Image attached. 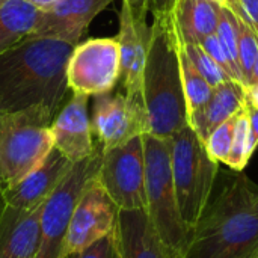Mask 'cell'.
I'll use <instances>...</instances> for the list:
<instances>
[{
  "label": "cell",
  "mask_w": 258,
  "mask_h": 258,
  "mask_svg": "<svg viewBox=\"0 0 258 258\" xmlns=\"http://www.w3.org/2000/svg\"><path fill=\"white\" fill-rule=\"evenodd\" d=\"M74 45L26 36L0 54V113L41 106L54 115L68 91L67 65Z\"/></svg>",
  "instance_id": "cell-1"
},
{
  "label": "cell",
  "mask_w": 258,
  "mask_h": 258,
  "mask_svg": "<svg viewBox=\"0 0 258 258\" xmlns=\"http://www.w3.org/2000/svg\"><path fill=\"white\" fill-rule=\"evenodd\" d=\"M257 254L258 189L237 172L206 207L181 258H255Z\"/></svg>",
  "instance_id": "cell-2"
},
{
  "label": "cell",
  "mask_w": 258,
  "mask_h": 258,
  "mask_svg": "<svg viewBox=\"0 0 258 258\" xmlns=\"http://www.w3.org/2000/svg\"><path fill=\"white\" fill-rule=\"evenodd\" d=\"M141 100L150 135L171 138L189 124L172 14L153 15Z\"/></svg>",
  "instance_id": "cell-3"
},
{
  "label": "cell",
  "mask_w": 258,
  "mask_h": 258,
  "mask_svg": "<svg viewBox=\"0 0 258 258\" xmlns=\"http://www.w3.org/2000/svg\"><path fill=\"white\" fill-rule=\"evenodd\" d=\"M145 159L147 213L160 240L174 258H181L192 230L184 224L171 166V139L150 133L142 135Z\"/></svg>",
  "instance_id": "cell-4"
},
{
  "label": "cell",
  "mask_w": 258,
  "mask_h": 258,
  "mask_svg": "<svg viewBox=\"0 0 258 258\" xmlns=\"http://www.w3.org/2000/svg\"><path fill=\"white\" fill-rule=\"evenodd\" d=\"M54 113L35 106L0 113V187L8 189L36 169L53 150Z\"/></svg>",
  "instance_id": "cell-5"
},
{
  "label": "cell",
  "mask_w": 258,
  "mask_h": 258,
  "mask_svg": "<svg viewBox=\"0 0 258 258\" xmlns=\"http://www.w3.org/2000/svg\"><path fill=\"white\" fill-rule=\"evenodd\" d=\"M171 139V166L180 215L194 230L210 203L219 163L213 160L204 142L187 124Z\"/></svg>",
  "instance_id": "cell-6"
},
{
  "label": "cell",
  "mask_w": 258,
  "mask_h": 258,
  "mask_svg": "<svg viewBox=\"0 0 258 258\" xmlns=\"http://www.w3.org/2000/svg\"><path fill=\"white\" fill-rule=\"evenodd\" d=\"M101 154V148L97 147L92 156L74 163L44 203L39 219L38 251L35 258H59L74 207L88 183L98 174Z\"/></svg>",
  "instance_id": "cell-7"
},
{
  "label": "cell",
  "mask_w": 258,
  "mask_h": 258,
  "mask_svg": "<svg viewBox=\"0 0 258 258\" xmlns=\"http://www.w3.org/2000/svg\"><path fill=\"white\" fill-rule=\"evenodd\" d=\"M97 178L119 210H147L142 136L101 151Z\"/></svg>",
  "instance_id": "cell-8"
},
{
  "label": "cell",
  "mask_w": 258,
  "mask_h": 258,
  "mask_svg": "<svg viewBox=\"0 0 258 258\" xmlns=\"http://www.w3.org/2000/svg\"><path fill=\"white\" fill-rule=\"evenodd\" d=\"M121 79L119 44L115 38H89L74 45L67 65V85L73 94L112 92Z\"/></svg>",
  "instance_id": "cell-9"
},
{
  "label": "cell",
  "mask_w": 258,
  "mask_h": 258,
  "mask_svg": "<svg viewBox=\"0 0 258 258\" xmlns=\"http://www.w3.org/2000/svg\"><path fill=\"white\" fill-rule=\"evenodd\" d=\"M119 209L106 194L97 175L88 183L71 215L59 258L80 252L115 231Z\"/></svg>",
  "instance_id": "cell-10"
},
{
  "label": "cell",
  "mask_w": 258,
  "mask_h": 258,
  "mask_svg": "<svg viewBox=\"0 0 258 258\" xmlns=\"http://www.w3.org/2000/svg\"><path fill=\"white\" fill-rule=\"evenodd\" d=\"M91 125L101 151L119 147L136 136L148 133L142 101L127 97L121 91L94 97Z\"/></svg>",
  "instance_id": "cell-11"
},
{
  "label": "cell",
  "mask_w": 258,
  "mask_h": 258,
  "mask_svg": "<svg viewBox=\"0 0 258 258\" xmlns=\"http://www.w3.org/2000/svg\"><path fill=\"white\" fill-rule=\"evenodd\" d=\"M88 101V95L73 94L68 103L54 115L50 125L53 148H56L71 163L88 159L97 150L92 139L94 133Z\"/></svg>",
  "instance_id": "cell-12"
},
{
  "label": "cell",
  "mask_w": 258,
  "mask_h": 258,
  "mask_svg": "<svg viewBox=\"0 0 258 258\" xmlns=\"http://www.w3.org/2000/svg\"><path fill=\"white\" fill-rule=\"evenodd\" d=\"M113 0H59L39 12L30 36L53 38L77 45L91 21Z\"/></svg>",
  "instance_id": "cell-13"
},
{
  "label": "cell",
  "mask_w": 258,
  "mask_h": 258,
  "mask_svg": "<svg viewBox=\"0 0 258 258\" xmlns=\"http://www.w3.org/2000/svg\"><path fill=\"white\" fill-rule=\"evenodd\" d=\"M116 39L119 44L121 80L124 92L130 98L141 100L142 73L150 42V26L147 21L136 20L124 2L119 12V30Z\"/></svg>",
  "instance_id": "cell-14"
},
{
  "label": "cell",
  "mask_w": 258,
  "mask_h": 258,
  "mask_svg": "<svg viewBox=\"0 0 258 258\" xmlns=\"http://www.w3.org/2000/svg\"><path fill=\"white\" fill-rule=\"evenodd\" d=\"M73 165L74 163L53 148L36 169L27 174L17 184L2 189L5 204L18 210H32L42 206Z\"/></svg>",
  "instance_id": "cell-15"
},
{
  "label": "cell",
  "mask_w": 258,
  "mask_h": 258,
  "mask_svg": "<svg viewBox=\"0 0 258 258\" xmlns=\"http://www.w3.org/2000/svg\"><path fill=\"white\" fill-rule=\"evenodd\" d=\"M115 236L118 258H174L160 240L147 210H119Z\"/></svg>",
  "instance_id": "cell-16"
},
{
  "label": "cell",
  "mask_w": 258,
  "mask_h": 258,
  "mask_svg": "<svg viewBox=\"0 0 258 258\" xmlns=\"http://www.w3.org/2000/svg\"><path fill=\"white\" fill-rule=\"evenodd\" d=\"M42 206L18 210L5 204L0 210V258L36 257Z\"/></svg>",
  "instance_id": "cell-17"
},
{
  "label": "cell",
  "mask_w": 258,
  "mask_h": 258,
  "mask_svg": "<svg viewBox=\"0 0 258 258\" xmlns=\"http://www.w3.org/2000/svg\"><path fill=\"white\" fill-rule=\"evenodd\" d=\"M246 106V88L237 80H227L216 88L207 103L189 116V125L203 142L222 122L233 118Z\"/></svg>",
  "instance_id": "cell-18"
},
{
  "label": "cell",
  "mask_w": 258,
  "mask_h": 258,
  "mask_svg": "<svg viewBox=\"0 0 258 258\" xmlns=\"http://www.w3.org/2000/svg\"><path fill=\"white\" fill-rule=\"evenodd\" d=\"M222 5L213 0H177L172 9V20L180 42L201 44L216 33Z\"/></svg>",
  "instance_id": "cell-19"
},
{
  "label": "cell",
  "mask_w": 258,
  "mask_h": 258,
  "mask_svg": "<svg viewBox=\"0 0 258 258\" xmlns=\"http://www.w3.org/2000/svg\"><path fill=\"white\" fill-rule=\"evenodd\" d=\"M39 12L24 0H8L0 6V54L32 33Z\"/></svg>",
  "instance_id": "cell-20"
},
{
  "label": "cell",
  "mask_w": 258,
  "mask_h": 258,
  "mask_svg": "<svg viewBox=\"0 0 258 258\" xmlns=\"http://www.w3.org/2000/svg\"><path fill=\"white\" fill-rule=\"evenodd\" d=\"M178 51H180V70H181V82H183V92L187 106V119L189 116L201 109L207 100L210 98L213 88L207 83V80L201 76L192 60L187 57L184 50L178 41Z\"/></svg>",
  "instance_id": "cell-21"
},
{
  "label": "cell",
  "mask_w": 258,
  "mask_h": 258,
  "mask_svg": "<svg viewBox=\"0 0 258 258\" xmlns=\"http://www.w3.org/2000/svg\"><path fill=\"white\" fill-rule=\"evenodd\" d=\"M251 139V125H249V115L246 106L236 115L234 133H233V144L231 151L227 160V166H230L234 172H242L248 165L251 156L254 154L249 145Z\"/></svg>",
  "instance_id": "cell-22"
},
{
  "label": "cell",
  "mask_w": 258,
  "mask_h": 258,
  "mask_svg": "<svg viewBox=\"0 0 258 258\" xmlns=\"http://www.w3.org/2000/svg\"><path fill=\"white\" fill-rule=\"evenodd\" d=\"M216 36H218V39H219V42H221V45H222V48H224V51H225L230 63H231V67H233L236 79L243 85L240 67H239V30H237V21H236V15L227 6L221 8Z\"/></svg>",
  "instance_id": "cell-23"
},
{
  "label": "cell",
  "mask_w": 258,
  "mask_h": 258,
  "mask_svg": "<svg viewBox=\"0 0 258 258\" xmlns=\"http://www.w3.org/2000/svg\"><path fill=\"white\" fill-rule=\"evenodd\" d=\"M180 45H181V48L184 50L187 57L192 60V63L197 67V70L201 73V76L207 80V83L212 88H216L218 85H221V83H224L227 80H234V79H231V76L224 68H221L212 59V56L200 44H184V42H180Z\"/></svg>",
  "instance_id": "cell-24"
},
{
  "label": "cell",
  "mask_w": 258,
  "mask_h": 258,
  "mask_svg": "<svg viewBox=\"0 0 258 258\" xmlns=\"http://www.w3.org/2000/svg\"><path fill=\"white\" fill-rule=\"evenodd\" d=\"M236 21L239 30V67L243 85L246 88L258 56V35L239 17H236Z\"/></svg>",
  "instance_id": "cell-25"
},
{
  "label": "cell",
  "mask_w": 258,
  "mask_h": 258,
  "mask_svg": "<svg viewBox=\"0 0 258 258\" xmlns=\"http://www.w3.org/2000/svg\"><path fill=\"white\" fill-rule=\"evenodd\" d=\"M236 115L233 118H230L228 121L222 122L221 125H218L204 142L209 156L213 160H216L218 163H227V160H228V156L231 151V144H233Z\"/></svg>",
  "instance_id": "cell-26"
},
{
  "label": "cell",
  "mask_w": 258,
  "mask_h": 258,
  "mask_svg": "<svg viewBox=\"0 0 258 258\" xmlns=\"http://www.w3.org/2000/svg\"><path fill=\"white\" fill-rule=\"evenodd\" d=\"M67 258H118V248H116V236L115 231L109 236L97 240L86 249L71 254Z\"/></svg>",
  "instance_id": "cell-27"
},
{
  "label": "cell",
  "mask_w": 258,
  "mask_h": 258,
  "mask_svg": "<svg viewBox=\"0 0 258 258\" xmlns=\"http://www.w3.org/2000/svg\"><path fill=\"white\" fill-rule=\"evenodd\" d=\"M225 6L258 35V0H231Z\"/></svg>",
  "instance_id": "cell-28"
},
{
  "label": "cell",
  "mask_w": 258,
  "mask_h": 258,
  "mask_svg": "<svg viewBox=\"0 0 258 258\" xmlns=\"http://www.w3.org/2000/svg\"><path fill=\"white\" fill-rule=\"evenodd\" d=\"M200 45L212 56V59H213L221 68H224V70L231 76V79L237 80V79H236V74H234V71H233V67H231V63H230V60H228V57H227V54H225V51H224V48H222V45H221L218 36H216V33L206 36V38L201 41ZM237 82H239V80H237Z\"/></svg>",
  "instance_id": "cell-29"
},
{
  "label": "cell",
  "mask_w": 258,
  "mask_h": 258,
  "mask_svg": "<svg viewBox=\"0 0 258 258\" xmlns=\"http://www.w3.org/2000/svg\"><path fill=\"white\" fill-rule=\"evenodd\" d=\"M130 8L132 15L139 21H147L148 15V0H122Z\"/></svg>",
  "instance_id": "cell-30"
},
{
  "label": "cell",
  "mask_w": 258,
  "mask_h": 258,
  "mask_svg": "<svg viewBox=\"0 0 258 258\" xmlns=\"http://www.w3.org/2000/svg\"><path fill=\"white\" fill-rule=\"evenodd\" d=\"M177 0H148V12L153 15L171 14Z\"/></svg>",
  "instance_id": "cell-31"
},
{
  "label": "cell",
  "mask_w": 258,
  "mask_h": 258,
  "mask_svg": "<svg viewBox=\"0 0 258 258\" xmlns=\"http://www.w3.org/2000/svg\"><path fill=\"white\" fill-rule=\"evenodd\" d=\"M248 109V115H249V125H251V139H249V145L252 153L257 150L258 147V107H251L246 104Z\"/></svg>",
  "instance_id": "cell-32"
},
{
  "label": "cell",
  "mask_w": 258,
  "mask_h": 258,
  "mask_svg": "<svg viewBox=\"0 0 258 258\" xmlns=\"http://www.w3.org/2000/svg\"><path fill=\"white\" fill-rule=\"evenodd\" d=\"M246 104L251 107H258V83L246 86Z\"/></svg>",
  "instance_id": "cell-33"
},
{
  "label": "cell",
  "mask_w": 258,
  "mask_h": 258,
  "mask_svg": "<svg viewBox=\"0 0 258 258\" xmlns=\"http://www.w3.org/2000/svg\"><path fill=\"white\" fill-rule=\"evenodd\" d=\"M24 2L29 3V5H32L33 8H36L39 11H45V9H48L50 6H53L59 0H24Z\"/></svg>",
  "instance_id": "cell-34"
},
{
  "label": "cell",
  "mask_w": 258,
  "mask_h": 258,
  "mask_svg": "<svg viewBox=\"0 0 258 258\" xmlns=\"http://www.w3.org/2000/svg\"><path fill=\"white\" fill-rule=\"evenodd\" d=\"M255 83H258V56H257L255 63H254V68H252V71H251L249 82H248V85H246V86H251V85H255Z\"/></svg>",
  "instance_id": "cell-35"
},
{
  "label": "cell",
  "mask_w": 258,
  "mask_h": 258,
  "mask_svg": "<svg viewBox=\"0 0 258 258\" xmlns=\"http://www.w3.org/2000/svg\"><path fill=\"white\" fill-rule=\"evenodd\" d=\"M5 207V201H3V190H2V187H0V210Z\"/></svg>",
  "instance_id": "cell-36"
},
{
  "label": "cell",
  "mask_w": 258,
  "mask_h": 258,
  "mask_svg": "<svg viewBox=\"0 0 258 258\" xmlns=\"http://www.w3.org/2000/svg\"><path fill=\"white\" fill-rule=\"evenodd\" d=\"M213 2H216V3H219V5H222V6H225V5H228L231 0H213Z\"/></svg>",
  "instance_id": "cell-37"
},
{
  "label": "cell",
  "mask_w": 258,
  "mask_h": 258,
  "mask_svg": "<svg viewBox=\"0 0 258 258\" xmlns=\"http://www.w3.org/2000/svg\"><path fill=\"white\" fill-rule=\"evenodd\" d=\"M6 2H8V0H0V6H3V5H5Z\"/></svg>",
  "instance_id": "cell-38"
},
{
  "label": "cell",
  "mask_w": 258,
  "mask_h": 258,
  "mask_svg": "<svg viewBox=\"0 0 258 258\" xmlns=\"http://www.w3.org/2000/svg\"><path fill=\"white\" fill-rule=\"evenodd\" d=\"M255 258H258V254H257V257H255Z\"/></svg>",
  "instance_id": "cell-39"
}]
</instances>
